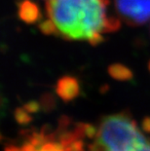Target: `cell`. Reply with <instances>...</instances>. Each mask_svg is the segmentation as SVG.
I'll list each match as a JSON object with an SVG mask.
<instances>
[{"label": "cell", "mask_w": 150, "mask_h": 151, "mask_svg": "<svg viewBox=\"0 0 150 151\" xmlns=\"http://www.w3.org/2000/svg\"><path fill=\"white\" fill-rule=\"evenodd\" d=\"M65 151H84V145H83L82 140L76 139L65 147Z\"/></svg>", "instance_id": "obj_12"}, {"label": "cell", "mask_w": 150, "mask_h": 151, "mask_svg": "<svg viewBox=\"0 0 150 151\" xmlns=\"http://www.w3.org/2000/svg\"><path fill=\"white\" fill-rule=\"evenodd\" d=\"M43 151H65V148L60 142H54V141H47L41 147Z\"/></svg>", "instance_id": "obj_11"}, {"label": "cell", "mask_w": 150, "mask_h": 151, "mask_svg": "<svg viewBox=\"0 0 150 151\" xmlns=\"http://www.w3.org/2000/svg\"><path fill=\"white\" fill-rule=\"evenodd\" d=\"M29 112H27L25 109L23 107V108H17L15 111V119L16 121L18 122L19 124L21 125H27L28 124L29 122L32 120V118L29 114Z\"/></svg>", "instance_id": "obj_8"}, {"label": "cell", "mask_w": 150, "mask_h": 151, "mask_svg": "<svg viewBox=\"0 0 150 151\" xmlns=\"http://www.w3.org/2000/svg\"><path fill=\"white\" fill-rule=\"evenodd\" d=\"M40 107H41V104L35 101H28L27 104H25L24 105V108L27 112H29V113H36L37 111H39Z\"/></svg>", "instance_id": "obj_13"}, {"label": "cell", "mask_w": 150, "mask_h": 151, "mask_svg": "<svg viewBox=\"0 0 150 151\" xmlns=\"http://www.w3.org/2000/svg\"><path fill=\"white\" fill-rule=\"evenodd\" d=\"M20 150V148H18V147H16V146H7L5 148V151H19Z\"/></svg>", "instance_id": "obj_17"}, {"label": "cell", "mask_w": 150, "mask_h": 151, "mask_svg": "<svg viewBox=\"0 0 150 151\" xmlns=\"http://www.w3.org/2000/svg\"><path fill=\"white\" fill-rule=\"evenodd\" d=\"M108 4L109 0H48L46 11L62 37L98 45L103 41Z\"/></svg>", "instance_id": "obj_1"}, {"label": "cell", "mask_w": 150, "mask_h": 151, "mask_svg": "<svg viewBox=\"0 0 150 151\" xmlns=\"http://www.w3.org/2000/svg\"><path fill=\"white\" fill-rule=\"evenodd\" d=\"M108 73L112 78L119 81H128L133 78V72L129 67L121 63H113L108 66Z\"/></svg>", "instance_id": "obj_6"}, {"label": "cell", "mask_w": 150, "mask_h": 151, "mask_svg": "<svg viewBox=\"0 0 150 151\" xmlns=\"http://www.w3.org/2000/svg\"><path fill=\"white\" fill-rule=\"evenodd\" d=\"M120 27H121V22L119 19L110 16V17L107 18L106 22H105L104 32L105 33L115 32V31H117Z\"/></svg>", "instance_id": "obj_9"}, {"label": "cell", "mask_w": 150, "mask_h": 151, "mask_svg": "<svg viewBox=\"0 0 150 151\" xmlns=\"http://www.w3.org/2000/svg\"><path fill=\"white\" fill-rule=\"evenodd\" d=\"M148 69H149V71H150V62H149V63H148Z\"/></svg>", "instance_id": "obj_18"}, {"label": "cell", "mask_w": 150, "mask_h": 151, "mask_svg": "<svg viewBox=\"0 0 150 151\" xmlns=\"http://www.w3.org/2000/svg\"><path fill=\"white\" fill-rule=\"evenodd\" d=\"M95 139L90 151H135L145 137L129 115L119 113L103 118Z\"/></svg>", "instance_id": "obj_2"}, {"label": "cell", "mask_w": 150, "mask_h": 151, "mask_svg": "<svg viewBox=\"0 0 150 151\" xmlns=\"http://www.w3.org/2000/svg\"><path fill=\"white\" fill-rule=\"evenodd\" d=\"M37 151H43V150H41V149H40V150H37Z\"/></svg>", "instance_id": "obj_19"}, {"label": "cell", "mask_w": 150, "mask_h": 151, "mask_svg": "<svg viewBox=\"0 0 150 151\" xmlns=\"http://www.w3.org/2000/svg\"><path fill=\"white\" fill-rule=\"evenodd\" d=\"M136 151H150V140L144 139L136 146Z\"/></svg>", "instance_id": "obj_15"}, {"label": "cell", "mask_w": 150, "mask_h": 151, "mask_svg": "<svg viewBox=\"0 0 150 151\" xmlns=\"http://www.w3.org/2000/svg\"><path fill=\"white\" fill-rule=\"evenodd\" d=\"M56 93L65 101H70L77 98L80 93V85L77 78L73 76H63L56 85Z\"/></svg>", "instance_id": "obj_4"}, {"label": "cell", "mask_w": 150, "mask_h": 151, "mask_svg": "<svg viewBox=\"0 0 150 151\" xmlns=\"http://www.w3.org/2000/svg\"><path fill=\"white\" fill-rule=\"evenodd\" d=\"M141 127H142V130H144L146 133L150 134V117L149 116L145 117L142 120Z\"/></svg>", "instance_id": "obj_16"}, {"label": "cell", "mask_w": 150, "mask_h": 151, "mask_svg": "<svg viewBox=\"0 0 150 151\" xmlns=\"http://www.w3.org/2000/svg\"><path fill=\"white\" fill-rule=\"evenodd\" d=\"M38 28H39L41 32L45 35H60L58 27L50 18L47 19V20L40 21L39 24H38Z\"/></svg>", "instance_id": "obj_7"}, {"label": "cell", "mask_w": 150, "mask_h": 151, "mask_svg": "<svg viewBox=\"0 0 150 151\" xmlns=\"http://www.w3.org/2000/svg\"><path fill=\"white\" fill-rule=\"evenodd\" d=\"M40 104H41V106L44 108V110L49 111L55 107L56 101L52 94H45L41 97Z\"/></svg>", "instance_id": "obj_10"}, {"label": "cell", "mask_w": 150, "mask_h": 151, "mask_svg": "<svg viewBox=\"0 0 150 151\" xmlns=\"http://www.w3.org/2000/svg\"><path fill=\"white\" fill-rule=\"evenodd\" d=\"M84 131H85V137H89V139H94L95 137H97L98 131L91 124H84Z\"/></svg>", "instance_id": "obj_14"}, {"label": "cell", "mask_w": 150, "mask_h": 151, "mask_svg": "<svg viewBox=\"0 0 150 151\" xmlns=\"http://www.w3.org/2000/svg\"><path fill=\"white\" fill-rule=\"evenodd\" d=\"M18 17L25 24H31L41 21L40 8L31 0H22L18 4Z\"/></svg>", "instance_id": "obj_5"}, {"label": "cell", "mask_w": 150, "mask_h": 151, "mask_svg": "<svg viewBox=\"0 0 150 151\" xmlns=\"http://www.w3.org/2000/svg\"><path fill=\"white\" fill-rule=\"evenodd\" d=\"M115 9L122 20L132 27L150 21V0H114Z\"/></svg>", "instance_id": "obj_3"}]
</instances>
